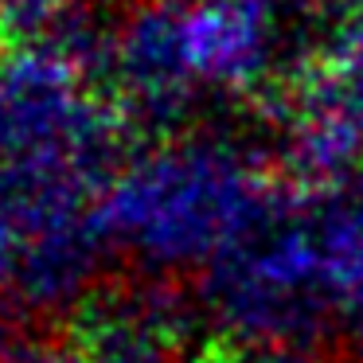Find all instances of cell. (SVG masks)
<instances>
[{"label":"cell","instance_id":"7a4b0ae2","mask_svg":"<svg viewBox=\"0 0 363 363\" xmlns=\"http://www.w3.org/2000/svg\"><path fill=\"white\" fill-rule=\"evenodd\" d=\"M223 363H313L305 352L289 347H250V352H230Z\"/></svg>","mask_w":363,"mask_h":363},{"label":"cell","instance_id":"6da1fadb","mask_svg":"<svg viewBox=\"0 0 363 363\" xmlns=\"http://www.w3.org/2000/svg\"><path fill=\"white\" fill-rule=\"evenodd\" d=\"M269 191L219 152L157 157L118 188L106 227L152 266L219 262L274 211Z\"/></svg>","mask_w":363,"mask_h":363},{"label":"cell","instance_id":"3957f363","mask_svg":"<svg viewBox=\"0 0 363 363\" xmlns=\"http://www.w3.org/2000/svg\"><path fill=\"white\" fill-rule=\"evenodd\" d=\"M352 363H363V336H355V359Z\"/></svg>","mask_w":363,"mask_h":363}]
</instances>
